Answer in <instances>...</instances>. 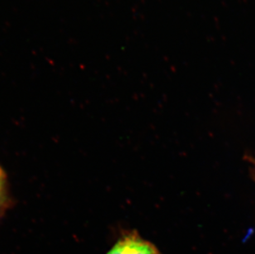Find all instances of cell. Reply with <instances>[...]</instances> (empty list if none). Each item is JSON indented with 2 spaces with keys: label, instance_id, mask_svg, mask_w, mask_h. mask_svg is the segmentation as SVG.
<instances>
[{
  "label": "cell",
  "instance_id": "2",
  "mask_svg": "<svg viewBox=\"0 0 255 254\" xmlns=\"http://www.w3.org/2000/svg\"><path fill=\"white\" fill-rule=\"evenodd\" d=\"M5 192V178L4 174L0 169V207L2 206V202L4 201Z\"/></svg>",
  "mask_w": 255,
  "mask_h": 254
},
{
  "label": "cell",
  "instance_id": "1",
  "mask_svg": "<svg viewBox=\"0 0 255 254\" xmlns=\"http://www.w3.org/2000/svg\"><path fill=\"white\" fill-rule=\"evenodd\" d=\"M107 254H160L150 243L129 234L121 238Z\"/></svg>",
  "mask_w": 255,
  "mask_h": 254
}]
</instances>
